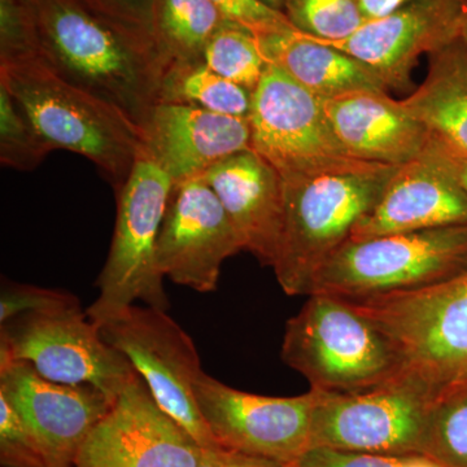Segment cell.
<instances>
[{
    "instance_id": "35",
    "label": "cell",
    "mask_w": 467,
    "mask_h": 467,
    "mask_svg": "<svg viewBox=\"0 0 467 467\" xmlns=\"http://www.w3.org/2000/svg\"><path fill=\"white\" fill-rule=\"evenodd\" d=\"M420 158L427 160L467 192V153L451 149L431 137Z\"/></svg>"
},
{
    "instance_id": "22",
    "label": "cell",
    "mask_w": 467,
    "mask_h": 467,
    "mask_svg": "<svg viewBox=\"0 0 467 467\" xmlns=\"http://www.w3.org/2000/svg\"><path fill=\"white\" fill-rule=\"evenodd\" d=\"M427 57L425 81L401 106L436 140L467 153V41L457 39Z\"/></svg>"
},
{
    "instance_id": "8",
    "label": "cell",
    "mask_w": 467,
    "mask_h": 467,
    "mask_svg": "<svg viewBox=\"0 0 467 467\" xmlns=\"http://www.w3.org/2000/svg\"><path fill=\"white\" fill-rule=\"evenodd\" d=\"M251 149L291 181L377 167L353 158L335 135L324 100L267 64L252 95Z\"/></svg>"
},
{
    "instance_id": "18",
    "label": "cell",
    "mask_w": 467,
    "mask_h": 467,
    "mask_svg": "<svg viewBox=\"0 0 467 467\" xmlns=\"http://www.w3.org/2000/svg\"><path fill=\"white\" fill-rule=\"evenodd\" d=\"M202 178L225 208L244 251L273 266L284 220V180L278 171L250 149L218 162Z\"/></svg>"
},
{
    "instance_id": "2",
    "label": "cell",
    "mask_w": 467,
    "mask_h": 467,
    "mask_svg": "<svg viewBox=\"0 0 467 467\" xmlns=\"http://www.w3.org/2000/svg\"><path fill=\"white\" fill-rule=\"evenodd\" d=\"M5 86L51 150L91 160L119 192L143 152L140 129L106 101L66 81L41 57L0 66Z\"/></svg>"
},
{
    "instance_id": "3",
    "label": "cell",
    "mask_w": 467,
    "mask_h": 467,
    "mask_svg": "<svg viewBox=\"0 0 467 467\" xmlns=\"http://www.w3.org/2000/svg\"><path fill=\"white\" fill-rule=\"evenodd\" d=\"M400 167L284 181V220L273 270L285 294L309 296L319 267L377 202Z\"/></svg>"
},
{
    "instance_id": "39",
    "label": "cell",
    "mask_w": 467,
    "mask_h": 467,
    "mask_svg": "<svg viewBox=\"0 0 467 467\" xmlns=\"http://www.w3.org/2000/svg\"><path fill=\"white\" fill-rule=\"evenodd\" d=\"M267 7L275 9V11H284L285 0H260Z\"/></svg>"
},
{
    "instance_id": "4",
    "label": "cell",
    "mask_w": 467,
    "mask_h": 467,
    "mask_svg": "<svg viewBox=\"0 0 467 467\" xmlns=\"http://www.w3.org/2000/svg\"><path fill=\"white\" fill-rule=\"evenodd\" d=\"M282 358L327 395H355L401 376L395 347L373 322L333 295L312 294L285 324Z\"/></svg>"
},
{
    "instance_id": "25",
    "label": "cell",
    "mask_w": 467,
    "mask_h": 467,
    "mask_svg": "<svg viewBox=\"0 0 467 467\" xmlns=\"http://www.w3.org/2000/svg\"><path fill=\"white\" fill-rule=\"evenodd\" d=\"M202 63L252 94L267 67L257 36L232 21L223 24L212 36L202 55Z\"/></svg>"
},
{
    "instance_id": "1",
    "label": "cell",
    "mask_w": 467,
    "mask_h": 467,
    "mask_svg": "<svg viewBox=\"0 0 467 467\" xmlns=\"http://www.w3.org/2000/svg\"><path fill=\"white\" fill-rule=\"evenodd\" d=\"M27 3L39 57L142 130L160 103L167 70L155 38L95 11L84 0Z\"/></svg>"
},
{
    "instance_id": "7",
    "label": "cell",
    "mask_w": 467,
    "mask_h": 467,
    "mask_svg": "<svg viewBox=\"0 0 467 467\" xmlns=\"http://www.w3.org/2000/svg\"><path fill=\"white\" fill-rule=\"evenodd\" d=\"M173 187L164 171L140 155L117 192L115 234L97 282L99 296L86 312L94 324L100 326L115 318L137 300L153 308H169L156 254Z\"/></svg>"
},
{
    "instance_id": "20",
    "label": "cell",
    "mask_w": 467,
    "mask_h": 467,
    "mask_svg": "<svg viewBox=\"0 0 467 467\" xmlns=\"http://www.w3.org/2000/svg\"><path fill=\"white\" fill-rule=\"evenodd\" d=\"M453 225H467V192L420 158L398 169L348 241Z\"/></svg>"
},
{
    "instance_id": "32",
    "label": "cell",
    "mask_w": 467,
    "mask_h": 467,
    "mask_svg": "<svg viewBox=\"0 0 467 467\" xmlns=\"http://www.w3.org/2000/svg\"><path fill=\"white\" fill-rule=\"evenodd\" d=\"M221 14L256 36L291 29L284 12L267 7L260 0H211Z\"/></svg>"
},
{
    "instance_id": "16",
    "label": "cell",
    "mask_w": 467,
    "mask_h": 467,
    "mask_svg": "<svg viewBox=\"0 0 467 467\" xmlns=\"http://www.w3.org/2000/svg\"><path fill=\"white\" fill-rule=\"evenodd\" d=\"M462 0H416L367 21L342 42L326 43L370 67L389 88L407 90L420 55L462 38Z\"/></svg>"
},
{
    "instance_id": "26",
    "label": "cell",
    "mask_w": 467,
    "mask_h": 467,
    "mask_svg": "<svg viewBox=\"0 0 467 467\" xmlns=\"http://www.w3.org/2000/svg\"><path fill=\"white\" fill-rule=\"evenodd\" d=\"M423 456L442 467H467V384H457L435 399Z\"/></svg>"
},
{
    "instance_id": "21",
    "label": "cell",
    "mask_w": 467,
    "mask_h": 467,
    "mask_svg": "<svg viewBox=\"0 0 467 467\" xmlns=\"http://www.w3.org/2000/svg\"><path fill=\"white\" fill-rule=\"evenodd\" d=\"M267 64L281 67L297 84L321 99L356 91L389 90L382 78L346 52L295 30L257 36Z\"/></svg>"
},
{
    "instance_id": "36",
    "label": "cell",
    "mask_w": 467,
    "mask_h": 467,
    "mask_svg": "<svg viewBox=\"0 0 467 467\" xmlns=\"http://www.w3.org/2000/svg\"><path fill=\"white\" fill-rule=\"evenodd\" d=\"M196 467H285L275 461L252 456L243 451L218 447L202 448L201 460Z\"/></svg>"
},
{
    "instance_id": "6",
    "label": "cell",
    "mask_w": 467,
    "mask_h": 467,
    "mask_svg": "<svg viewBox=\"0 0 467 467\" xmlns=\"http://www.w3.org/2000/svg\"><path fill=\"white\" fill-rule=\"evenodd\" d=\"M466 272L467 225L389 234L340 245L319 267L312 294L361 299L420 290Z\"/></svg>"
},
{
    "instance_id": "15",
    "label": "cell",
    "mask_w": 467,
    "mask_h": 467,
    "mask_svg": "<svg viewBox=\"0 0 467 467\" xmlns=\"http://www.w3.org/2000/svg\"><path fill=\"white\" fill-rule=\"evenodd\" d=\"M0 393L33 430L55 467H75L78 451L116 400L90 384L51 382L26 362H0Z\"/></svg>"
},
{
    "instance_id": "37",
    "label": "cell",
    "mask_w": 467,
    "mask_h": 467,
    "mask_svg": "<svg viewBox=\"0 0 467 467\" xmlns=\"http://www.w3.org/2000/svg\"><path fill=\"white\" fill-rule=\"evenodd\" d=\"M413 2L416 0H358V5L367 21H373L389 16Z\"/></svg>"
},
{
    "instance_id": "14",
    "label": "cell",
    "mask_w": 467,
    "mask_h": 467,
    "mask_svg": "<svg viewBox=\"0 0 467 467\" xmlns=\"http://www.w3.org/2000/svg\"><path fill=\"white\" fill-rule=\"evenodd\" d=\"M244 251L225 208L202 178L174 184L158 239L164 278L207 294L217 290L221 266Z\"/></svg>"
},
{
    "instance_id": "29",
    "label": "cell",
    "mask_w": 467,
    "mask_h": 467,
    "mask_svg": "<svg viewBox=\"0 0 467 467\" xmlns=\"http://www.w3.org/2000/svg\"><path fill=\"white\" fill-rule=\"evenodd\" d=\"M0 465L55 467L41 441L0 393Z\"/></svg>"
},
{
    "instance_id": "10",
    "label": "cell",
    "mask_w": 467,
    "mask_h": 467,
    "mask_svg": "<svg viewBox=\"0 0 467 467\" xmlns=\"http://www.w3.org/2000/svg\"><path fill=\"white\" fill-rule=\"evenodd\" d=\"M435 399L429 387L405 376L355 395L319 392L310 448L423 456Z\"/></svg>"
},
{
    "instance_id": "31",
    "label": "cell",
    "mask_w": 467,
    "mask_h": 467,
    "mask_svg": "<svg viewBox=\"0 0 467 467\" xmlns=\"http://www.w3.org/2000/svg\"><path fill=\"white\" fill-rule=\"evenodd\" d=\"M79 300L70 292L39 285L3 284L0 295V325L24 313L77 308Z\"/></svg>"
},
{
    "instance_id": "27",
    "label": "cell",
    "mask_w": 467,
    "mask_h": 467,
    "mask_svg": "<svg viewBox=\"0 0 467 467\" xmlns=\"http://www.w3.org/2000/svg\"><path fill=\"white\" fill-rule=\"evenodd\" d=\"M282 12L295 30L322 43L342 42L367 23L358 0H285Z\"/></svg>"
},
{
    "instance_id": "5",
    "label": "cell",
    "mask_w": 467,
    "mask_h": 467,
    "mask_svg": "<svg viewBox=\"0 0 467 467\" xmlns=\"http://www.w3.org/2000/svg\"><path fill=\"white\" fill-rule=\"evenodd\" d=\"M344 300L389 337L401 376L436 396L466 382L467 272L420 290Z\"/></svg>"
},
{
    "instance_id": "34",
    "label": "cell",
    "mask_w": 467,
    "mask_h": 467,
    "mask_svg": "<svg viewBox=\"0 0 467 467\" xmlns=\"http://www.w3.org/2000/svg\"><path fill=\"white\" fill-rule=\"evenodd\" d=\"M95 11L119 23L152 34L155 0H84Z\"/></svg>"
},
{
    "instance_id": "11",
    "label": "cell",
    "mask_w": 467,
    "mask_h": 467,
    "mask_svg": "<svg viewBox=\"0 0 467 467\" xmlns=\"http://www.w3.org/2000/svg\"><path fill=\"white\" fill-rule=\"evenodd\" d=\"M99 328L101 337L126 356L153 399L178 425L202 448L220 445L195 398L196 380L202 374L198 349L167 310L133 304Z\"/></svg>"
},
{
    "instance_id": "30",
    "label": "cell",
    "mask_w": 467,
    "mask_h": 467,
    "mask_svg": "<svg viewBox=\"0 0 467 467\" xmlns=\"http://www.w3.org/2000/svg\"><path fill=\"white\" fill-rule=\"evenodd\" d=\"M39 57L27 0H0V66Z\"/></svg>"
},
{
    "instance_id": "19",
    "label": "cell",
    "mask_w": 467,
    "mask_h": 467,
    "mask_svg": "<svg viewBox=\"0 0 467 467\" xmlns=\"http://www.w3.org/2000/svg\"><path fill=\"white\" fill-rule=\"evenodd\" d=\"M324 100V99H322ZM337 140L353 158L402 167L420 159L431 134L386 91H356L324 100Z\"/></svg>"
},
{
    "instance_id": "13",
    "label": "cell",
    "mask_w": 467,
    "mask_h": 467,
    "mask_svg": "<svg viewBox=\"0 0 467 467\" xmlns=\"http://www.w3.org/2000/svg\"><path fill=\"white\" fill-rule=\"evenodd\" d=\"M202 451L137 374L88 436L75 467H196Z\"/></svg>"
},
{
    "instance_id": "41",
    "label": "cell",
    "mask_w": 467,
    "mask_h": 467,
    "mask_svg": "<svg viewBox=\"0 0 467 467\" xmlns=\"http://www.w3.org/2000/svg\"><path fill=\"white\" fill-rule=\"evenodd\" d=\"M285 467H295V466H285Z\"/></svg>"
},
{
    "instance_id": "17",
    "label": "cell",
    "mask_w": 467,
    "mask_h": 467,
    "mask_svg": "<svg viewBox=\"0 0 467 467\" xmlns=\"http://www.w3.org/2000/svg\"><path fill=\"white\" fill-rule=\"evenodd\" d=\"M142 155L173 184L204 175L235 153L251 149L250 119L220 115L190 104L160 101L142 130Z\"/></svg>"
},
{
    "instance_id": "9",
    "label": "cell",
    "mask_w": 467,
    "mask_h": 467,
    "mask_svg": "<svg viewBox=\"0 0 467 467\" xmlns=\"http://www.w3.org/2000/svg\"><path fill=\"white\" fill-rule=\"evenodd\" d=\"M32 365L51 382L90 384L116 400L137 371L81 306L24 313L0 325V362Z\"/></svg>"
},
{
    "instance_id": "42",
    "label": "cell",
    "mask_w": 467,
    "mask_h": 467,
    "mask_svg": "<svg viewBox=\"0 0 467 467\" xmlns=\"http://www.w3.org/2000/svg\"><path fill=\"white\" fill-rule=\"evenodd\" d=\"M465 383L467 384V380H466V382H465ZM461 384H462V383H461Z\"/></svg>"
},
{
    "instance_id": "23",
    "label": "cell",
    "mask_w": 467,
    "mask_h": 467,
    "mask_svg": "<svg viewBox=\"0 0 467 467\" xmlns=\"http://www.w3.org/2000/svg\"><path fill=\"white\" fill-rule=\"evenodd\" d=\"M227 21L211 0H155L152 34L167 69L202 63L208 42Z\"/></svg>"
},
{
    "instance_id": "12",
    "label": "cell",
    "mask_w": 467,
    "mask_h": 467,
    "mask_svg": "<svg viewBox=\"0 0 467 467\" xmlns=\"http://www.w3.org/2000/svg\"><path fill=\"white\" fill-rule=\"evenodd\" d=\"M199 410L223 447L292 466L310 448L319 392L269 398L232 389L202 371L195 384Z\"/></svg>"
},
{
    "instance_id": "38",
    "label": "cell",
    "mask_w": 467,
    "mask_h": 467,
    "mask_svg": "<svg viewBox=\"0 0 467 467\" xmlns=\"http://www.w3.org/2000/svg\"><path fill=\"white\" fill-rule=\"evenodd\" d=\"M402 467H442L435 462L434 460L429 459L426 456H408L405 457Z\"/></svg>"
},
{
    "instance_id": "40",
    "label": "cell",
    "mask_w": 467,
    "mask_h": 467,
    "mask_svg": "<svg viewBox=\"0 0 467 467\" xmlns=\"http://www.w3.org/2000/svg\"><path fill=\"white\" fill-rule=\"evenodd\" d=\"M463 5V30L462 38L467 41V0H462Z\"/></svg>"
},
{
    "instance_id": "28",
    "label": "cell",
    "mask_w": 467,
    "mask_h": 467,
    "mask_svg": "<svg viewBox=\"0 0 467 467\" xmlns=\"http://www.w3.org/2000/svg\"><path fill=\"white\" fill-rule=\"evenodd\" d=\"M51 150L14 95L0 84V164L33 171Z\"/></svg>"
},
{
    "instance_id": "33",
    "label": "cell",
    "mask_w": 467,
    "mask_h": 467,
    "mask_svg": "<svg viewBox=\"0 0 467 467\" xmlns=\"http://www.w3.org/2000/svg\"><path fill=\"white\" fill-rule=\"evenodd\" d=\"M405 457L382 456V454L359 453L333 450V448H309L300 457L295 467H402Z\"/></svg>"
},
{
    "instance_id": "24",
    "label": "cell",
    "mask_w": 467,
    "mask_h": 467,
    "mask_svg": "<svg viewBox=\"0 0 467 467\" xmlns=\"http://www.w3.org/2000/svg\"><path fill=\"white\" fill-rule=\"evenodd\" d=\"M252 92L209 69L204 63L168 67L160 101L190 104L220 115L250 119Z\"/></svg>"
}]
</instances>
